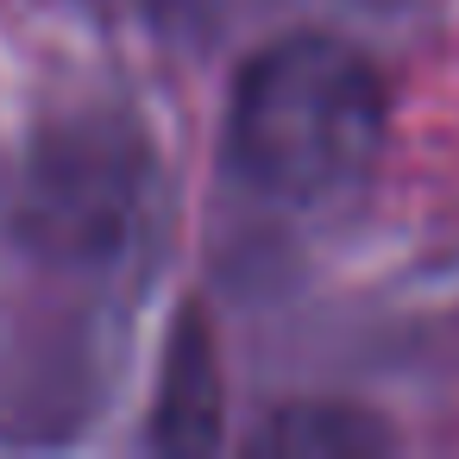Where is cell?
<instances>
[{
	"mask_svg": "<svg viewBox=\"0 0 459 459\" xmlns=\"http://www.w3.org/2000/svg\"><path fill=\"white\" fill-rule=\"evenodd\" d=\"M384 76L359 45L290 32L239 70L227 152L239 177L271 202L315 208L365 183L384 145Z\"/></svg>",
	"mask_w": 459,
	"mask_h": 459,
	"instance_id": "cell-1",
	"label": "cell"
},
{
	"mask_svg": "<svg viewBox=\"0 0 459 459\" xmlns=\"http://www.w3.org/2000/svg\"><path fill=\"white\" fill-rule=\"evenodd\" d=\"M390 434L377 421H365L359 409H333V403H296L277 409V421L258 428V446L271 453H359V446H384Z\"/></svg>",
	"mask_w": 459,
	"mask_h": 459,
	"instance_id": "cell-4",
	"label": "cell"
},
{
	"mask_svg": "<svg viewBox=\"0 0 459 459\" xmlns=\"http://www.w3.org/2000/svg\"><path fill=\"white\" fill-rule=\"evenodd\" d=\"M208 440H214V352H208V327L189 315L170 346L158 446H208Z\"/></svg>",
	"mask_w": 459,
	"mask_h": 459,
	"instance_id": "cell-3",
	"label": "cell"
},
{
	"mask_svg": "<svg viewBox=\"0 0 459 459\" xmlns=\"http://www.w3.org/2000/svg\"><path fill=\"white\" fill-rule=\"evenodd\" d=\"M82 7H95V13H108V20H152V13L177 7V0H82Z\"/></svg>",
	"mask_w": 459,
	"mask_h": 459,
	"instance_id": "cell-5",
	"label": "cell"
},
{
	"mask_svg": "<svg viewBox=\"0 0 459 459\" xmlns=\"http://www.w3.org/2000/svg\"><path fill=\"white\" fill-rule=\"evenodd\" d=\"M126 202H133V158L108 152V139L89 133L82 145H57L39 158L26 221H32L45 252H89L95 258L120 239Z\"/></svg>",
	"mask_w": 459,
	"mask_h": 459,
	"instance_id": "cell-2",
	"label": "cell"
}]
</instances>
